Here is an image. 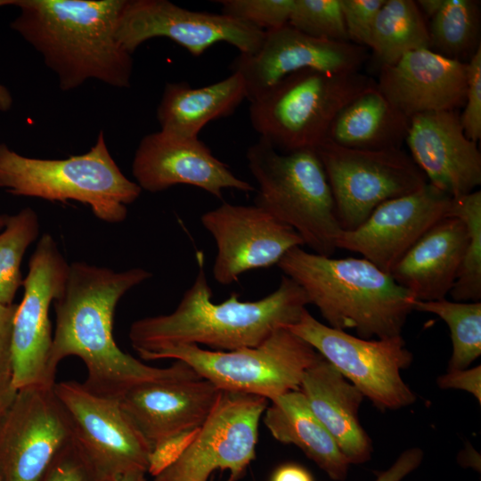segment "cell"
<instances>
[{"mask_svg": "<svg viewBox=\"0 0 481 481\" xmlns=\"http://www.w3.org/2000/svg\"><path fill=\"white\" fill-rule=\"evenodd\" d=\"M151 276L140 267L115 272L82 261L69 265L63 289L53 303L56 323L49 371L53 378L61 361L77 356L86 368L85 387L119 399L145 382L198 375L181 361L167 368L150 366L123 352L115 342L113 319L118 301Z\"/></svg>", "mask_w": 481, "mask_h": 481, "instance_id": "1", "label": "cell"}, {"mask_svg": "<svg viewBox=\"0 0 481 481\" xmlns=\"http://www.w3.org/2000/svg\"><path fill=\"white\" fill-rule=\"evenodd\" d=\"M451 200L427 183L412 193L381 203L357 228L342 230L336 248L362 254L389 273L413 243L446 216Z\"/></svg>", "mask_w": 481, "mask_h": 481, "instance_id": "18", "label": "cell"}, {"mask_svg": "<svg viewBox=\"0 0 481 481\" xmlns=\"http://www.w3.org/2000/svg\"><path fill=\"white\" fill-rule=\"evenodd\" d=\"M410 119L379 91L371 88L346 105L334 118L327 140L361 151L399 150Z\"/></svg>", "mask_w": 481, "mask_h": 481, "instance_id": "27", "label": "cell"}, {"mask_svg": "<svg viewBox=\"0 0 481 481\" xmlns=\"http://www.w3.org/2000/svg\"><path fill=\"white\" fill-rule=\"evenodd\" d=\"M270 402L264 424L271 435L281 443L298 447L332 480H345L350 463L303 393L290 391Z\"/></svg>", "mask_w": 481, "mask_h": 481, "instance_id": "26", "label": "cell"}, {"mask_svg": "<svg viewBox=\"0 0 481 481\" xmlns=\"http://www.w3.org/2000/svg\"><path fill=\"white\" fill-rule=\"evenodd\" d=\"M458 461L463 467H471L480 471V455L470 444L459 453Z\"/></svg>", "mask_w": 481, "mask_h": 481, "instance_id": "43", "label": "cell"}, {"mask_svg": "<svg viewBox=\"0 0 481 481\" xmlns=\"http://www.w3.org/2000/svg\"><path fill=\"white\" fill-rule=\"evenodd\" d=\"M441 388H454L467 391L473 395L481 404V367L464 370L447 371V373L437 379Z\"/></svg>", "mask_w": 481, "mask_h": 481, "instance_id": "40", "label": "cell"}, {"mask_svg": "<svg viewBox=\"0 0 481 481\" xmlns=\"http://www.w3.org/2000/svg\"><path fill=\"white\" fill-rule=\"evenodd\" d=\"M144 472H131L116 477L112 481H146Z\"/></svg>", "mask_w": 481, "mask_h": 481, "instance_id": "46", "label": "cell"}, {"mask_svg": "<svg viewBox=\"0 0 481 481\" xmlns=\"http://www.w3.org/2000/svg\"><path fill=\"white\" fill-rule=\"evenodd\" d=\"M386 0H339L351 43L370 48L377 14Z\"/></svg>", "mask_w": 481, "mask_h": 481, "instance_id": "35", "label": "cell"}, {"mask_svg": "<svg viewBox=\"0 0 481 481\" xmlns=\"http://www.w3.org/2000/svg\"><path fill=\"white\" fill-rule=\"evenodd\" d=\"M288 24L312 37L349 42L339 0H294Z\"/></svg>", "mask_w": 481, "mask_h": 481, "instance_id": "33", "label": "cell"}, {"mask_svg": "<svg viewBox=\"0 0 481 481\" xmlns=\"http://www.w3.org/2000/svg\"><path fill=\"white\" fill-rule=\"evenodd\" d=\"M132 174L139 187L150 192L187 184L222 199L224 189L256 191L216 158L199 137H183L159 130L139 143L132 162Z\"/></svg>", "mask_w": 481, "mask_h": 481, "instance_id": "19", "label": "cell"}, {"mask_svg": "<svg viewBox=\"0 0 481 481\" xmlns=\"http://www.w3.org/2000/svg\"><path fill=\"white\" fill-rule=\"evenodd\" d=\"M221 13L263 31L288 24L294 0H220Z\"/></svg>", "mask_w": 481, "mask_h": 481, "instance_id": "34", "label": "cell"}, {"mask_svg": "<svg viewBox=\"0 0 481 481\" xmlns=\"http://www.w3.org/2000/svg\"><path fill=\"white\" fill-rule=\"evenodd\" d=\"M288 329L313 346L377 408L397 410L415 402V394L401 375L412 362V354L401 335L378 340L355 337L322 323L306 309Z\"/></svg>", "mask_w": 481, "mask_h": 481, "instance_id": "9", "label": "cell"}, {"mask_svg": "<svg viewBox=\"0 0 481 481\" xmlns=\"http://www.w3.org/2000/svg\"><path fill=\"white\" fill-rule=\"evenodd\" d=\"M0 188L15 196L77 201L109 224L126 220L127 206L142 192L115 162L102 131L87 152L63 159L22 156L0 143Z\"/></svg>", "mask_w": 481, "mask_h": 481, "instance_id": "5", "label": "cell"}, {"mask_svg": "<svg viewBox=\"0 0 481 481\" xmlns=\"http://www.w3.org/2000/svg\"><path fill=\"white\" fill-rule=\"evenodd\" d=\"M14 0H0V7L13 5ZM12 104V98L6 87L0 84V110L7 111Z\"/></svg>", "mask_w": 481, "mask_h": 481, "instance_id": "44", "label": "cell"}, {"mask_svg": "<svg viewBox=\"0 0 481 481\" xmlns=\"http://www.w3.org/2000/svg\"><path fill=\"white\" fill-rule=\"evenodd\" d=\"M39 218L31 208H24L9 216L0 233V303L13 304L19 288L22 286L20 264L29 245L39 234Z\"/></svg>", "mask_w": 481, "mask_h": 481, "instance_id": "32", "label": "cell"}, {"mask_svg": "<svg viewBox=\"0 0 481 481\" xmlns=\"http://www.w3.org/2000/svg\"><path fill=\"white\" fill-rule=\"evenodd\" d=\"M405 143L427 182L451 197L470 193L481 184L477 143L465 135L456 110L411 118Z\"/></svg>", "mask_w": 481, "mask_h": 481, "instance_id": "20", "label": "cell"}, {"mask_svg": "<svg viewBox=\"0 0 481 481\" xmlns=\"http://www.w3.org/2000/svg\"><path fill=\"white\" fill-rule=\"evenodd\" d=\"M167 37L194 56L219 42L235 46L240 53H256L265 31L225 16L182 8L167 0H126L116 37L133 53L143 42Z\"/></svg>", "mask_w": 481, "mask_h": 481, "instance_id": "15", "label": "cell"}, {"mask_svg": "<svg viewBox=\"0 0 481 481\" xmlns=\"http://www.w3.org/2000/svg\"><path fill=\"white\" fill-rule=\"evenodd\" d=\"M299 390L350 464L371 459V440L358 417L364 396L353 384L320 355L304 373Z\"/></svg>", "mask_w": 481, "mask_h": 481, "instance_id": "24", "label": "cell"}, {"mask_svg": "<svg viewBox=\"0 0 481 481\" xmlns=\"http://www.w3.org/2000/svg\"><path fill=\"white\" fill-rule=\"evenodd\" d=\"M200 428L184 430L167 436L152 445L148 473L155 477L173 464L195 439Z\"/></svg>", "mask_w": 481, "mask_h": 481, "instance_id": "38", "label": "cell"}, {"mask_svg": "<svg viewBox=\"0 0 481 481\" xmlns=\"http://www.w3.org/2000/svg\"><path fill=\"white\" fill-rule=\"evenodd\" d=\"M195 257V280L177 307L131 324L129 339L138 355L180 345H204L220 351L256 346L275 330L295 324L309 304L303 289L285 275L273 292L258 300L241 301L232 293L228 299L214 303L205 256L197 251Z\"/></svg>", "mask_w": 481, "mask_h": 481, "instance_id": "2", "label": "cell"}, {"mask_svg": "<svg viewBox=\"0 0 481 481\" xmlns=\"http://www.w3.org/2000/svg\"><path fill=\"white\" fill-rule=\"evenodd\" d=\"M270 481H314L311 473L303 466L288 462L278 466Z\"/></svg>", "mask_w": 481, "mask_h": 481, "instance_id": "42", "label": "cell"}, {"mask_svg": "<svg viewBox=\"0 0 481 481\" xmlns=\"http://www.w3.org/2000/svg\"><path fill=\"white\" fill-rule=\"evenodd\" d=\"M464 110L460 116L465 135L477 142L481 138V46L467 62V88Z\"/></svg>", "mask_w": 481, "mask_h": 481, "instance_id": "37", "label": "cell"}, {"mask_svg": "<svg viewBox=\"0 0 481 481\" xmlns=\"http://www.w3.org/2000/svg\"><path fill=\"white\" fill-rule=\"evenodd\" d=\"M367 58L363 46L312 37L286 24L265 31L259 50L253 54L240 53L230 69L243 77L250 102L291 73L306 69L360 71Z\"/></svg>", "mask_w": 481, "mask_h": 481, "instance_id": "17", "label": "cell"}, {"mask_svg": "<svg viewBox=\"0 0 481 481\" xmlns=\"http://www.w3.org/2000/svg\"><path fill=\"white\" fill-rule=\"evenodd\" d=\"M412 309L436 314L448 326L452 354L448 370L467 369L481 355V303L449 301H412Z\"/></svg>", "mask_w": 481, "mask_h": 481, "instance_id": "30", "label": "cell"}, {"mask_svg": "<svg viewBox=\"0 0 481 481\" xmlns=\"http://www.w3.org/2000/svg\"><path fill=\"white\" fill-rule=\"evenodd\" d=\"M16 392L12 383L0 388V417L13 400Z\"/></svg>", "mask_w": 481, "mask_h": 481, "instance_id": "45", "label": "cell"}, {"mask_svg": "<svg viewBox=\"0 0 481 481\" xmlns=\"http://www.w3.org/2000/svg\"><path fill=\"white\" fill-rule=\"evenodd\" d=\"M247 97L244 79L237 72L202 87L186 82L167 83L157 108L160 130L198 137L208 123L232 114Z\"/></svg>", "mask_w": 481, "mask_h": 481, "instance_id": "25", "label": "cell"}, {"mask_svg": "<svg viewBox=\"0 0 481 481\" xmlns=\"http://www.w3.org/2000/svg\"><path fill=\"white\" fill-rule=\"evenodd\" d=\"M326 174L342 230L361 225L381 203L428 182L402 149L361 151L326 140L315 150Z\"/></svg>", "mask_w": 481, "mask_h": 481, "instance_id": "10", "label": "cell"}, {"mask_svg": "<svg viewBox=\"0 0 481 481\" xmlns=\"http://www.w3.org/2000/svg\"><path fill=\"white\" fill-rule=\"evenodd\" d=\"M370 48L381 68L419 49H430L424 15L412 0H386L373 26Z\"/></svg>", "mask_w": 481, "mask_h": 481, "instance_id": "29", "label": "cell"}, {"mask_svg": "<svg viewBox=\"0 0 481 481\" xmlns=\"http://www.w3.org/2000/svg\"><path fill=\"white\" fill-rule=\"evenodd\" d=\"M9 216L7 215H0V230L4 229L7 221H8Z\"/></svg>", "mask_w": 481, "mask_h": 481, "instance_id": "47", "label": "cell"}, {"mask_svg": "<svg viewBox=\"0 0 481 481\" xmlns=\"http://www.w3.org/2000/svg\"><path fill=\"white\" fill-rule=\"evenodd\" d=\"M376 81L360 71L306 69L291 73L250 101L259 138L280 152L316 150L338 112Z\"/></svg>", "mask_w": 481, "mask_h": 481, "instance_id": "7", "label": "cell"}, {"mask_svg": "<svg viewBox=\"0 0 481 481\" xmlns=\"http://www.w3.org/2000/svg\"><path fill=\"white\" fill-rule=\"evenodd\" d=\"M379 91L409 119L416 115L456 110L463 106L467 62L419 49L379 69Z\"/></svg>", "mask_w": 481, "mask_h": 481, "instance_id": "21", "label": "cell"}, {"mask_svg": "<svg viewBox=\"0 0 481 481\" xmlns=\"http://www.w3.org/2000/svg\"><path fill=\"white\" fill-rule=\"evenodd\" d=\"M53 387L17 390L0 417V481H39L71 442L69 417Z\"/></svg>", "mask_w": 481, "mask_h": 481, "instance_id": "14", "label": "cell"}, {"mask_svg": "<svg viewBox=\"0 0 481 481\" xmlns=\"http://www.w3.org/2000/svg\"><path fill=\"white\" fill-rule=\"evenodd\" d=\"M320 355L289 329L281 328L256 346L220 351L180 345L139 356L145 361L183 362L223 392L252 395L272 401L299 390L304 373Z\"/></svg>", "mask_w": 481, "mask_h": 481, "instance_id": "8", "label": "cell"}, {"mask_svg": "<svg viewBox=\"0 0 481 481\" xmlns=\"http://www.w3.org/2000/svg\"><path fill=\"white\" fill-rule=\"evenodd\" d=\"M53 389L69 417L73 442L102 478L148 473L152 446L118 399L98 395L74 380L55 382Z\"/></svg>", "mask_w": 481, "mask_h": 481, "instance_id": "11", "label": "cell"}, {"mask_svg": "<svg viewBox=\"0 0 481 481\" xmlns=\"http://www.w3.org/2000/svg\"><path fill=\"white\" fill-rule=\"evenodd\" d=\"M226 481H232V480L231 478H229V479H228V480H226Z\"/></svg>", "mask_w": 481, "mask_h": 481, "instance_id": "48", "label": "cell"}, {"mask_svg": "<svg viewBox=\"0 0 481 481\" xmlns=\"http://www.w3.org/2000/svg\"><path fill=\"white\" fill-rule=\"evenodd\" d=\"M16 304L0 303V388L12 383V337Z\"/></svg>", "mask_w": 481, "mask_h": 481, "instance_id": "39", "label": "cell"}, {"mask_svg": "<svg viewBox=\"0 0 481 481\" xmlns=\"http://www.w3.org/2000/svg\"><path fill=\"white\" fill-rule=\"evenodd\" d=\"M39 481H107L89 464L73 440L53 459Z\"/></svg>", "mask_w": 481, "mask_h": 481, "instance_id": "36", "label": "cell"}, {"mask_svg": "<svg viewBox=\"0 0 481 481\" xmlns=\"http://www.w3.org/2000/svg\"><path fill=\"white\" fill-rule=\"evenodd\" d=\"M445 216L461 219L468 232L461 265L449 294L454 301L478 302L481 299V191L452 197Z\"/></svg>", "mask_w": 481, "mask_h": 481, "instance_id": "31", "label": "cell"}, {"mask_svg": "<svg viewBox=\"0 0 481 481\" xmlns=\"http://www.w3.org/2000/svg\"><path fill=\"white\" fill-rule=\"evenodd\" d=\"M277 265L303 289L328 326L355 330L359 338L400 336L413 311L410 292L365 258H332L295 247Z\"/></svg>", "mask_w": 481, "mask_h": 481, "instance_id": "4", "label": "cell"}, {"mask_svg": "<svg viewBox=\"0 0 481 481\" xmlns=\"http://www.w3.org/2000/svg\"><path fill=\"white\" fill-rule=\"evenodd\" d=\"M467 242L464 223L444 216L413 243L389 274L414 300L445 298L457 279Z\"/></svg>", "mask_w": 481, "mask_h": 481, "instance_id": "23", "label": "cell"}, {"mask_svg": "<svg viewBox=\"0 0 481 481\" xmlns=\"http://www.w3.org/2000/svg\"><path fill=\"white\" fill-rule=\"evenodd\" d=\"M69 264L49 233L39 239L22 282L23 297L14 314L12 337V385L16 390L53 387L49 371L53 344L51 305L63 289Z\"/></svg>", "mask_w": 481, "mask_h": 481, "instance_id": "12", "label": "cell"}, {"mask_svg": "<svg viewBox=\"0 0 481 481\" xmlns=\"http://www.w3.org/2000/svg\"><path fill=\"white\" fill-rule=\"evenodd\" d=\"M267 406L264 397L222 392L193 442L153 481H208L218 469L239 480L256 458L258 425Z\"/></svg>", "mask_w": 481, "mask_h": 481, "instance_id": "13", "label": "cell"}, {"mask_svg": "<svg viewBox=\"0 0 481 481\" xmlns=\"http://www.w3.org/2000/svg\"><path fill=\"white\" fill-rule=\"evenodd\" d=\"M428 27L430 49L444 57L468 62L481 46L479 2L474 0H420Z\"/></svg>", "mask_w": 481, "mask_h": 481, "instance_id": "28", "label": "cell"}, {"mask_svg": "<svg viewBox=\"0 0 481 481\" xmlns=\"http://www.w3.org/2000/svg\"><path fill=\"white\" fill-rule=\"evenodd\" d=\"M423 456V451L419 447L404 451L390 468L377 475L374 481H402L421 464Z\"/></svg>", "mask_w": 481, "mask_h": 481, "instance_id": "41", "label": "cell"}, {"mask_svg": "<svg viewBox=\"0 0 481 481\" xmlns=\"http://www.w3.org/2000/svg\"><path fill=\"white\" fill-rule=\"evenodd\" d=\"M246 158L258 185L254 205L294 229L313 253L331 257L342 228L315 150L280 152L259 138Z\"/></svg>", "mask_w": 481, "mask_h": 481, "instance_id": "6", "label": "cell"}, {"mask_svg": "<svg viewBox=\"0 0 481 481\" xmlns=\"http://www.w3.org/2000/svg\"><path fill=\"white\" fill-rule=\"evenodd\" d=\"M222 392L195 375L137 385L118 401L152 446L176 433L200 428Z\"/></svg>", "mask_w": 481, "mask_h": 481, "instance_id": "22", "label": "cell"}, {"mask_svg": "<svg viewBox=\"0 0 481 481\" xmlns=\"http://www.w3.org/2000/svg\"><path fill=\"white\" fill-rule=\"evenodd\" d=\"M216 245L215 280L237 281L249 271L277 265L291 249L304 242L298 232L256 205L223 203L200 217Z\"/></svg>", "mask_w": 481, "mask_h": 481, "instance_id": "16", "label": "cell"}, {"mask_svg": "<svg viewBox=\"0 0 481 481\" xmlns=\"http://www.w3.org/2000/svg\"><path fill=\"white\" fill-rule=\"evenodd\" d=\"M126 0H14L11 28L43 56L62 91L96 79L130 86L132 54L116 37Z\"/></svg>", "mask_w": 481, "mask_h": 481, "instance_id": "3", "label": "cell"}]
</instances>
